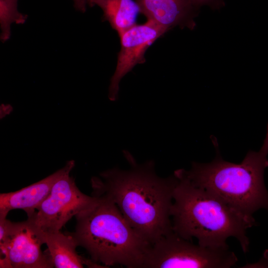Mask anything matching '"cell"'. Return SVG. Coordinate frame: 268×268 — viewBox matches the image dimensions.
Listing matches in <instances>:
<instances>
[{"label": "cell", "mask_w": 268, "mask_h": 268, "mask_svg": "<svg viewBox=\"0 0 268 268\" xmlns=\"http://www.w3.org/2000/svg\"><path fill=\"white\" fill-rule=\"evenodd\" d=\"M130 168L114 167L91 178V195L112 201L142 239L152 245L173 231L170 210L179 178H162L152 160L137 163L126 154Z\"/></svg>", "instance_id": "1"}, {"label": "cell", "mask_w": 268, "mask_h": 268, "mask_svg": "<svg viewBox=\"0 0 268 268\" xmlns=\"http://www.w3.org/2000/svg\"><path fill=\"white\" fill-rule=\"evenodd\" d=\"M179 178L170 210L173 231L181 237L201 246L229 249L230 237L239 242L242 251L249 250L247 230L255 225L253 216L244 215L218 196L196 186L185 177L182 170L174 171Z\"/></svg>", "instance_id": "2"}, {"label": "cell", "mask_w": 268, "mask_h": 268, "mask_svg": "<svg viewBox=\"0 0 268 268\" xmlns=\"http://www.w3.org/2000/svg\"><path fill=\"white\" fill-rule=\"evenodd\" d=\"M216 155L209 163H192L183 175L194 185L218 196L231 206L248 216L261 208L268 211V192L264 173L268 167V125L263 144L258 151L249 150L243 161L236 164L220 155L217 140L213 138Z\"/></svg>", "instance_id": "3"}, {"label": "cell", "mask_w": 268, "mask_h": 268, "mask_svg": "<svg viewBox=\"0 0 268 268\" xmlns=\"http://www.w3.org/2000/svg\"><path fill=\"white\" fill-rule=\"evenodd\" d=\"M97 198L95 205L75 215V230L69 233L96 263L106 268L121 265L142 268L151 245L134 230L112 201Z\"/></svg>", "instance_id": "4"}, {"label": "cell", "mask_w": 268, "mask_h": 268, "mask_svg": "<svg viewBox=\"0 0 268 268\" xmlns=\"http://www.w3.org/2000/svg\"><path fill=\"white\" fill-rule=\"evenodd\" d=\"M237 261L229 249L195 245L173 231L151 245L142 268H230Z\"/></svg>", "instance_id": "5"}, {"label": "cell", "mask_w": 268, "mask_h": 268, "mask_svg": "<svg viewBox=\"0 0 268 268\" xmlns=\"http://www.w3.org/2000/svg\"><path fill=\"white\" fill-rule=\"evenodd\" d=\"M68 171L55 182L46 199L30 217L43 232L60 231L73 216L87 210L99 199L82 193Z\"/></svg>", "instance_id": "6"}, {"label": "cell", "mask_w": 268, "mask_h": 268, "mask_svg": "<svg viewBox=\"0 0 268 268\" xmlns=\"http://www.w3.org/2000/svg\"><path fill=\"white\" fill-rule=\"evenodd\" d=\"M44 232L32 220L12 222L6 238L0 242V268H51L48 252H43Z\"/></svg>", "instance_id": "7"}, {"label": "cell", "mask_w": 268, "mask_h": 268, "mask_svg": "<svg viewBox=\"0 0 268 268\" xmlns=\"http://www.w3.org/2000/svg\"><path fill=\"white\" fill-rule=\"evenodd\" d=\"M168 31L155 22L147 20L145 23L136 24L119 35L121 49L118 54L115 71L110 79L108 91L110 100H117L122 78L136 65L146 62L144 55L147 50Z\"/></svg>", "instance_id": "8"}, {"label": "cell", "mask_w": 268, "mask_h": 268, "mask_svg": "<svg viewBox=\"0 0 268 268\" xmlns=\"http://www.w3.org/2000/svg\"><path fill=\"white\" fill-rule=\"evenodd\" d=\"M74 160L67 161L62 168L40 181L15 192L0 194V214L7 215L14 209H21L31 216L50 194L53 185L62 175L71 171Z\"/></svg>", "instance_id": "9"}, {"label": "cell", "mask_w": 268, "mask_h": 268, "mask_svg": "<svg viewBox=\"0 0 268 268\" xmlns=\"http://www.w3.org/2000/svg\"><path fill=\"white\" fill-rule=\"evenodd\" d=\"M140 13L169 30L179 26L193 29L196 9L190 0H135Z\"/></svg>", "instance_id": "10"}, {"label": "cell", "mask_w": 268, "mask_h": 268, "mask_svg": "<svg viewBox=\"0 0 268 268\" xmlns=\"http://www.w3.org/2000/svg\"><path fill=\"white\" fill-rule=\"evenodd\" d=\"M44 237L55 268H106L79 255L76 251L77 242L69 233L64 234L60 230L44 232Z\"/></svg>", "instance_id": "11"}, {"label": "cell", "mask_w": 268, "mask_h": 268, "mask_svg": "<svg viewBox=\"0 0 268 268\" xmlns=\"http://www.w3.org/2000/svg\"><path fill=\"white\" fill-rule=\"evenodd\" d=\"M90 7L103 11V21H108L118 35L135 25L140 10L135 0H87Z\"/></svg>", "instance_id": "12"}, {"label": "cell", "mask_w": 268, "mask_h": 268, "mask_svg": "<svg viewBox=\"0 0 268 268\" xmlns=\"http://www.w3.org/2000/svg\"><path fill=\"white\" fill-rule=\"evenodd\" d=\"M18 0H0V40L3 43L10 37L11 25L22 24L27 15L19 12Z\"/></svg>", "instance_id": "13"}, {"label": "cell", "mask_w": 268, "mask_h": 268, "mask_svg": "<svg viewBox=\"0 0 268 268\" xmlns=\"http://www.w3.org/2000/svg\"><path fill=\"white\" fill-rule=\"evenodd\" d=\"M194 7L198 9L200 7L208 5L210 6L214 7H218L221 5L222 0H190Z\"/></svg>", "instance_id": "14"}, {"label": "cell", "mask_w": 268, "mask_h": 268, "mask_svg": "<svg viewBox=\"0 0 268 268\" xmlns=\"http://www.w3.org/2000/svg\"><path fill=\"white\" fill-rule=\"evenodd\" d=\"M75 8L84 13L86 10L87 0H72Z\"/></svg>", "instance_id": "15"}]
</instances>
